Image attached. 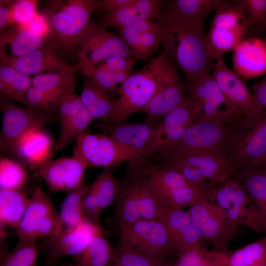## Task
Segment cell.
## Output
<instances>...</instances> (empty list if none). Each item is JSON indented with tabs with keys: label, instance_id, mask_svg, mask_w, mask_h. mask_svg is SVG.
<instances>
[{
	"label": "cell",
	"instance_id": "1",
	"mask_svg": "<svg viewBox=\"0 0 266 266\" xmlns=\"http://www.w3.org/2000/svg\"><path fill=\"white\" fill-rule=\"evenodd\" d=\"M248 130L242 120L203 119L199 117L180 140L153 156L162 162L178 156L206 155L231 163Z\"/></svg>",
	"mask_w": 266,
	"mask_h": 266
},
{
	"label": "cell",
	"instance_id": "2",
	"mask_svg": "<svg viewBox=\"0 0 266 266\" xmlns=\"http://www.w3.org/2000/svg\"><path fill=\"white\" fill-rule=\"evenodd\" d=\"M159 20L164 53L182 70L186 85L213 68L203 24L182 22L164 13Z\"/></svg>",
	"mask_w": 266,
	"mask_h": 266
},
{
	"label": "cell",
	"instance_id": "3",
	"mask_svg": "<svg viewBox=\"0 0 266 266\" xmlns=\"http://www.w3.org/2000/svg\"><path fill=\"white\" fill-rule=\"evenodd\" d=\"M97 3L95 0L49 1L40 13L50 28L49 41L62 52L72 51L86 31Z\"/></svg>",
	"mask_w": 266,
	"mask_h": 266
},
{
	"label": "cell",
	"instance_id": "4",
	"mask_svg": "<svg viewBox=\"0 0 266 266\" xmlns=\"http://www.w3.org/2000/svg\"><path fill=\"white\" fill-rule=\"evenodd\" d=\"M166 57L163 53L152 58L121 85L114 122H124L134 113L143 112L161 85Z\"/></svg>",
	"mask_w": 266,
	"mask_h": 266
},
{
	"label": "cell",
	"instance_id": "5",
	"mask_svg": "<svg viewBox=\"0 0 266 266\" xmlns=\"http://www.w3.org/2000/svg\"><path fill=\"white\" fill-rule=\"evenodd\" d=\"M204 194L234 226L265 233L260 213L239 179L231 177L208 189Z\"/></svg>",
	"mask_w": 266,
	"mask_h": 266
},
{
	"label": "cell",
	"instance_id": "6",
	"mask_svg": "<svg viewBox=\"0 0 266 266\" xmlns=\"http://www.w3.org/2000/svg\"><path fill=\"white\" fill-rule=\"evenodd\" d=\"M245 13L235 0L216 11L209 32L206 33L207 51L213 60L234 50L247 37Z\"/></svg>",
	"mask_w": 266,
	"mask_h": 266
},
{
	"label": "cell",
	"instance_id": "7",
	"mask_svg": "<svg viewBox=\"0 0 266 266\" xmlns=\"http://www.w3.org/2000/svg\"><path fill=\"white\" fill-rule=\"evenodd\" d=\"M78 45L79 61L75 66L89 77L99 65L111 57L134 58L119 35L108 31L102 25L91 22Z\"/></svg>",
	"mask_w": 266,
	"mask_h": 266
},
{
	"label": "cell",
	"instance_id": "8",
	"mask_svg": "<svg viewBox=\"0 0 266 266\" xmlns=\"http://www.w3.org/2000/svg\"><path fill=\"white\" fill-rule=\"evenodd\" d=\"M158 165L181 174L203 193L235 175L230 162L206 155L175 157L162 161Z\"/></svg>",
	"mask_w": 266,
	"mask_h": 266
},
{
	"label": "cell",
	"instance_id": "9",
	"mask_svg": "<svg viewBox=\"0 0 266 266\" xmlns=\"http://www.w3.org/2000/svg\"><path fill=\"white\" fill-rule=\"evenodd\" d=\"M148 177L162 204L183 208L206 199L203 192L181 174L153 163Z\"/></svg>",
	"mask_w": 266,
	"mask_h": 266
},
{
	"label": "cell",
	"instance_id": "10",
	"mask_svg": "<svg viewBox=\"0 0 266 266\" xmlns=\"http://www.w3.org/2000/svg\"><path fill=\"white\" fill-rule=\"evenodd\" d=\"M0 105L2 113L0 150L13 155L17 144L24 135L41 129L56 118V116L43 114L27 107L18 106L1 96Z\"/></svg>",
	"mask_w": 266,
	"mask_h": 266
},
{
	"label": "cell",
	"instance_id": "11",
	"mask_svg": "<svg viewBox=\"0 0 266 266\" xmlns=\"http://www.w3.org/2000/svg\"><path fill=\"white\" fill-rule=\"evenodd\" d=\"M202 112L201 104L188 96L157 125L147 146L145 156L150 158L177 142Z\"/></svg>",
	"mask_w": 266,
	"mask_h": 266
},
{
	"label": "cell",
	"instance_id": "12",
	"mask_svg": "<svg viewBox=\"0 0 266 266\" xmlns=\"http://www.w3.org/2000/svg\"><path fill=\"white\" fill-rule=\"evenodd\" d=\"M211 75L227 100L244 117L250 128L265 111L248 89L243 79L229 68L222 58L216 60Z\"/></svg>",
	"mask_w": 266,
	"mask_h": 266
},
{
	"label": "cell",
	"instance_id": "13",
	"mask_svg": "<svg viewBox=\"0 0 266 266\" xmlns=\"http://www.w3.org/2000/svg\"><path fill=\"white\" fill-rule=\"evenodd\" d=\"M187 211L202 237L211 243L214 250L226 248L227 244L244 233L206 199L191 206Z\"/></svg>",
	"mask_w": 266,
	"mask_h": 266
},
{
	"label": "cell",
	"instance_id": "14",
	"mask_svg": "<svg viewBox=\"0 0 266 266\" xmlns=\"http://www.w3.org/2000/svg\"><path fill=\"white\" fill-rule=\"evenodd\" d=\"M119 230V247L164 258L175 251L164 226L158 220L140 219Z\"/></svg>",
	"mask_w": 266,
	"mask_h": 266
},
{
	"label": "cell",
	"instance_id": "15",
	"mask_svg": "<svg viewBox=\"0 0 266 266\" xmlns=\"http://www.w3.org/2000/svg\"><path fill=\"white\" fill-rule=\"evenodd\" d=\"M73 156L88 166L111 168L140 157L106 133H83L76 140Z\"/></svg>",
	"mask_w": 266,
	"mask_h": 266
},
{
	"label": "cell",
	"instance_id": "16",
	"mask_svg": "<svg viewBox=\"0 0 266 266\" xmlns=\"http://www.w3.org/2000/svg\"><path fill=\"white\" fill-rule=\"evenodd\" d=\"M100 232L98 224L83 221L75 229H63L57 233L40 238L39 246L46 262L52 264L64 257L78 255Z\"/></svg>",
	"mask_w": 266,
	"mask_h": 266
},
{
	"label": "cell",
	"instance_id": "17",
	"mask_svg": "<svg viewBox=\"0 0 266 266\" xmlns=\"http://www.w3.org/2000/svg\"><path fill=\"white\" fill-rule=\"evenodd\" d=\"M188 96L198 101L202 107L200 118L203 119L233 120L243 116L231 106L216 82L206 72L186 85Z\"/></svg>",
	"mask_w": 266,
	"mask_h": 266
},
{
	"label": "cell",
	"instance_id": "18",
	"mask_svg": "<svg viewBox=\"0 0 266 266\" xmlns=\"http://www.w3.org/2000/svg\"><path fill=\"white\" fill-rule=\"evenodd\" d=\"M187 88L179 76L175 64L166 56L160 88L146 106V118L159 122L161 117L181 104L188 97Z\"/></svg>",
	"mask_w": 266,
	"mask_h": 266
},
{
	"label": "cell",
	"instance_id": "19",
	"mask_svg": "<svg viewBox=\"0 0 266 266\" xmlns=\"http://www.w3.org/2000/svg\"><path fill=\"white\" fill-rule=\"evenodd\" d=\"M158 220L164 226L172 248L179 253L202 246L205 240L192 222L187 211L162 204Z\"/></svg>",
	"mask_w": 266,
	"mask_h": 266
},
{
	"label": "cell",
	"instance_id": "20",
	"mask_svg": "<svg viewBox=\"0 0 266 266\" xmlns=\"http://www.w3.org/2000/svg\"><path fill=\"white\" fill-rule=\"evenodd\" d=\"M59 104L61 132L55 148L62 149L87 133L94 120L80 97L74 93L61 96Z\"/></svg>",
	"mask_w": 266,
	"mask_h": 266
},
{
	"label": "cell",
	"instance_id": "21",
	"mask_svg": "<svg viewBox=\"0 0 266 266\" xmlns=\"http://www.w3.org/2000/svg\"><path fill=\"white\" fill-rule=\"evenodd\" d=\"M88 166L84 160L73 155L48 160L37 169L50 190L69 191L84 181V173Z\"/></svg>",
	"mask_w": 266,
	"mask_h": 266
},
{
	"label": "cell",
	"instance_id": "22",
	"mask_svg": "<svg viewBox=\"0 0 266 266\" xmlns=\"http://www.w3.org/2000/svg\"><path fill=\"white\" fill-rule=\"evenodd\" d=\"M158 122L145 118L137 122H102L95 125L101 133L108 134L119 144L138 156H145V151Z\"/></svg>",
	"mask_w": 266,
	"mask_h": 266
},
{
	"label": "cell",
	"instance_id": "23",
	"mask_svg": "<svg viewBox=\"0 0 266 266\" xmlns=\"http://www.w3.org/2000/svg\"><path fill=\"white\" fill-rule=\"evenodd\" d=\"M140 158L138 157L127 162L125 175L118 180L119 189L115 211L118 229L141 219L138 199Z\"/></svg>",
	"mask_w": 266,
	"mask_h": 266
},
{
	"label": "cell",
	"instance_id": "24",
	"mask_svg": "<svg viewBox=\"0 0 266 266\" xmlns=\"http://www.w3.org/2000/svg\"><path fill=\"white\" fill-rule=\"evenodd\" d=\"M266 155V112L245 134L231 161L235 176L260 165Z\"/></svg>",
	"mask_w": 266,
	"mask_h": 266
},
{
	"label": "cell",
	"instance_id": "25",
	"mask_svg": "<svg viewBox=\"0 0 266 266\" xmlns=\"http://www.w3.org/2000/svg\"><path fill=\"white\" fill-rule=\"evenodd\" d=\"M118 31L136 60L149 61L161 44L162 30L159 22L140 21L120 28Z\"/></svg>",
	"mask_w": 266,
	"mask_h": 266
},
{
	"label": "cell",
	"instance_id": "26",
	"mask_svg": "<svg viewBox=\"0 0 266 266\" xmlns=\"http://www.w3.org/2000/svg\"><path fill=\"white\" fill-rule=\"evenodd\" d=\"M58 50L48 41L29 54L0 62V66L12 67L29 76L58 73L77 68L66 63L59 56Z\"/></svg>",
	"mask_w": 266,
	"mask_h": 266
},
{
	"label": "cell",
	"instance_id": "27",
	"mask_svg": "<svg viewBox=\"0 0 266 266\" xmlns=\"http://www.w3.org/2000/svg\"><path fill=\"white\" fill-rule=\"evenodd\" d=\"M233 64L234 71L243 79L262 75L266 72V42L245 38L233 50Z\"/></svg>",
	"mask_w": 266,
	"mask_h": 266
},
{
	"label": "cell",
	"instance_id": "28",
	"mask_svg": "<svg viewBox=\"0 0 266 266\" xmlns=\"http://www.w3.org/2000/svg\"><path fill=\"white\" fill-rule=\"evenodd\" d=\"M0 33V62L29 54L49 41L48 37L23 26H16Z\"/></svg>",
	"mask_w": 266,
	"mask_h": 266
},
{
	"label": "cell",
	"instance_id": "29",
	"mask_svg": "<svg viewBox=\"0 0 266 266\" xmlns=\"http://www.w3.org/2000/svg\"><path fill=\"white\" fill-rule=\"evenodd\" d=\"M55 208L49 196L37 186L29 198L24 215L16 229L19 241L34 240L36 229L52 213Z\"/></svg>",
	"mask_w": 266,
	"mask_h": 266
},
{
	"label": "cell",
	"instance_id": "30",
	"mask_svg": "<svg viewBox=\"0 0 266 266\" xmlns=\"http://www.w3.org/2000/svg\"><path fill=\"white\" fill-rule=\"evenodd\" d=\"M164 3L161 0H134L127 6L104 15L102 26L119 29L140 21L160 20Z\"/></svg>",
	"mask_w": 266,
	"mask_h": 266
},
{
	"label": "cell",
	"instance_id": "31",
	"mask_svg": "<svg viewBox=\"0 0 266 266\" xmlns=\"http://www.w3.org/2000/svg\"><path fill=\"white\" fill-rule=\"evenodd\" d=\"M233 1L231 0H172L164 5L162 11L183 22L204 24L210 13Z\"/></svg>",
	"mask_w": 266,
	"mask_h": 266
},
{
	"label": "cell",
	"instance_id": "32",
	"mask_svg": "<svg viewBox=\"0 0 266 266\" xmlns=\"http://www.w3.org/2000/svg\"><path fill=\"white\" fill-rule=\"evenodd\" d=\"M53 145L49 133L40 129L24 135L17 144L14 155L30 167L37 169L41 165L51 160Z\"/></svg>",
	"mask_w": 266,
	"mask_h": 266
},
{
	"label": "cell",
	"instance_id": "33",
	"mask_svg": "<svg viewBox=\"0 0 266 266\" xmlns=\"http://www.w3.org/2000/svg\"><path fill=\"white\" fill-rule=\"evenodd\" d=\"M214 250L221 266H256L266 262V236L234 251Z\"/></svg>",
	"mask_w": 266,
	"mask_h": 266
},
{
	"label": "cell",
	"instance_id": "34",
	"mask_svg": "<svg viewBox=\"0 0 266 266\" xmlns=\"http://www.w3.org/2000/svg\"><path fill=\"white\" fill-rule=\"evenodd\" d=\"M80 98L94 120L114 121L116 100L97 88L90 78L84 79Z\"/></svg>",
	"mask_w": 266,
	"mask_h": 266
},
{
	"label": "cell",
	"instance_id": "35",
	"mask_svg": "<svg viewBox=\"0 0 266 266\" xmlns=\"http://www.w3.org/2000/svg\"><path fill=\"white\" fill-rule=\"evenodd\" d=\"M233 177L239 179L244 184L260 213L266 236V161Z\"/></svg>",
	"mask_w": 266,
	"mask_h": 266
},
{
	"label": "cell",
	"instance_id": "36",
	"mask_svg": "<svg viewBox=\"0 0 266 266\" xmlns=\"http://www.w3.org/2000/svg\"><path fill=\"white\" fill-rule=\"evenodd\" d=\"M29 200L21 189H0V221L16 229L26 212Z\"/></svg>",
	"mask_w": 266,
	"mask_h": 266
},
{
	"label": "cell",
	"instance_id": "37",
	"mask_svg": "<svg viewBox=\"0 0 266 266\" xmlns=\"http://www.w3.org/2000/svg\"><path fill=\"white\" fill-rule=\"evenodd\" d=\"M33 86L32 77L8 66L0 68V96L24 104L26 94Z\"/></svg>",
	"mask_w": 266,
	"mask_h": 266
},
{
	"label": "cell",
	"instance_id": "38",
	"mask_svg": "<svg viewBox=\"0 0 266 266\" xmlns=\"http://www.w3.org/2000/svg\"><path fill=\"white\" fill-rule=\"evenodd\" d=\"M77 68L54 73H45L32 77L33 86L50 93L58 99L64 95L74 93Z\"/></svg>",
	"mask_w": 266,
	"mask_h": 266
},
{
	"label": "cell",
	"instance_id": "39",
	"mask_svg": "<svg viewBox=\"0 0 266 266\" xmlns=\"http://www.w3.org/2000/svg\"><path fill=\"white\" fill-rule=\"evenodd\" d=\"M89 186L84 181L80 186L69 191L64 200L59 214L64 229H74L82 224V207Z\"/></svg>",
	"mask_w": 266,
	"mask_h": 266
},
{
	"label": "cell",
	"instance_id": "40",
	"mask_svg": "<svg viewBox=\"0 0 266 266\" xmlns=\"http://www.w3.org/2000/svg\"><path fill=\"white\" fill-rule=\"evenodd\" d=\"M112 250L101 232L96 234L86 248L75 256L77 266H108Z\"/></svg>",
	"mask_w": 266,
	"mask_h": 266
},
{
	"label": "cell",
	"instance_id": "41",
	"mask_svg": "<svg viewBox=\"0 0 266 266\" xmlns=\"http://www.w3.org/2000/svg\"><path fill=\"white\" fill-rule=\"evenodd\" d=\"M245 13L248 24L247 37L266 42V0H236Z\"/></svg>",
	"mask_w": 266,
	"mask_h": 266
},
{
	"label": "cell",
	"instance_id": "42",
	"mask_svg": "<svg viewBox=\"0 0 266 266\" xmlns=\"http://www.w3.org/2000/svg\"><path fill=\"white\" fill-rule=\"evenodd\" d=\"M101 211L116 200L119 181L115 178L111 168H104L95 181L89 186Z\"/></svg>",
	"mask_w": 266,
	"mask_h": 266
},
{
	"label": "cell",
	"instance_id": "43",
	"mask_svg": "<svg viewBox=\"0 0 266 266\" xmlns=\"http://www.w3.org/2000/svg\"><path fill=\"white\" fill-rule=\"evenodd\" d=\"M111 262L121 266H172L164 257L119 247L112 250Z\"/></svg>",
	"mask_w": 266,
	"mask_h": 266
},
{
	"label": "cell",
	"instance_id": "44",
	"mask_svg": "<svg viewBox=\"0 0 266 266\" xmlns=\"http://www.w3.org/2000/svg\"><path fill=\"white\" fill-rule=\"evenodd\" d=\"M38 253L36 240H18L11 252L1 253L0 266H35Z\"/></svg>",
	"mask_w": 266,
	"mask_h": 266
},
{
	"label": "cell",
	"instance_id": "45",
	"mask_svg": "<svg viewBox=\"0 0 266 266\" xmlns=\"http://www.w3.org/2000/svg\"><path fill=\"white\" fill-rule=\"evenodd\" d=\"M27 179V172L21 165L8 158L0 159V189H20Z\"/></svg>",
	"mask_w": 266,
	"mask_h": 266
},
{
	"label": "cell",
	"instance_id": "46",
	"mask_svg": "<svg viewBox=\"0 0 266 266\" xmlns=\"http://www.w3.org/2000/svg\"><path fill=\"white\" fill-rule=\"evenodd\" d=\"M59 99L32 86L26 96V107L43 114L56 116L59 112Z\"/></svg>",
	"mask_w": 266,
	"mask_h": 266
},
{
	"label": "cell",
	"instance_id": "47",
	"mask_svg": "<svg viewBox=\"0 0 266 266\" xmlns=\"http://www.w3.org/2000/svg\"><path fill=\"white\" fill-rule=\"evenodd\" d=\"M179 254L172 266H221L214 250H208L202 246Z\"/></svg>",
	"mask_w": 266,
	"mask_h": 266
},
{
	"label": "cell",
	"instance_id": "48",
	"mask_svg": "<svg viewBox=\"0 0 266 266\" xmlns=\"http://www.w3.org/2000/svg\"><path fill=\"white\" fill-rule=\"evenodd\" d=\"M37 0H14L12 8V19L15 26L27 25L38 13Z\"/></svg>",
	"mask_w": 266,
	"mask_h": 266
},
{
	"label": "cell",
	"instance_id": "49",
	"mask_svg": "<svg viewBox=\"0 0 266 266\" xmlns=\"http://www.w3.org/2000/svg\"><path fill=\"white\" fill-rule=\"evenodd\" d=\"M93 84L108 95H119V87L114 80L112 73L107 70L95 71L90 77Z\"/></svg>",
	"mask_w": 266,
	"mask_h": 266
},
{
	"label": "cell",
	"instance_id": "50",
	"mask_svg": "<svg viewBox=\"0 0 266 266\" xmlns=\"http://www.w3.org/2000/svg\"><path fill=\"white\" fill-rule=\"evenodd\" d=\"M136 59L133 57L114 56L99 65L93 73L99 70H107L110 71H125L132 72L135 65Z\"/></svg>",
	"mask_w": 266,
	"mask_h": 266
},
{
	"label": "cell",
	"instance_id": "51",
	"mask_svg": "<svg viewBox=\"0 0 266 266\" xmlns=\"http://www.w3.org/2000/svg\"><path fill=\"white\" fill-rule=\"evenodd\" d=\"M101 212L94 194L89 189L83 203V221L98 224Z\"/></svg>",
	"mask_w": 266,
	"mask_h": 266
},
{
	"label": "cell",
	"instance_id": "52",
	"mask_svg": "<svg viewBox=\"0 0 266 266\" xmlns=\"http://www.w3.org/2000/svg\"><path fill=\"white\" fill-rule=\"evenodd\" d=\"M134 0H98L96 10L110 14L130 5Z\"/></svg>",
	"mask_w": 266,
	"mask_h": 266
},
{
	"label": "cell",
	"instance_id": "53",
	"mask_svg": "<svg viewBox=\"0 0 266 266\" xmlns=\"http://www.w3.org/2000/svg\"><path fill=\"white\" fill-rule=\"evenodd\" d=\"M0 31H2L11 26L15 27L12 19V8L14 0L0 1Z\"/></svg>",
	"mask_w": 266,
	"mask_h": 266
},
{
	"label": "cell",
	"instance_id": "54",
	"mask_svg": "<svg viewBox=\"0 0 266 266\" xmlns=\"http://www.w3.org/2000/svg\"><path fill=\"white\" fill-rule=\"evenodd\" d=\"M25 27L32 32L49 37L50 28L45 17L38 13Z\"/></svg>",
	"mask_w": 266,
	"mask_h": 266
},
{
	"label": "cell",
	"instance_id": "55",
	"mask_svg": "<svg viewBox=\"0 0 266 266\" xmlns=\"http://www.w3.org/2000/svg\"><path fill=\"white\" fill-rule=\"evenodd\" d=\"M253 95L259 104L266 109V76L251 86Z\"/></svg>",
	"mask_w": 266,
	"mask_h": 266
},
{
	"label": "cell",
	"instance_id": "56",
	"mask_svg": "<svg viewBox=\"0 0 266 266\" xmlns=\"http://www.w3.org/2000/svg\"><path fill=\"white\" fill-rule=\"evenodd\" d=\"M115 82L122 84L131 75L132 72L118 71H111Z\"/></svg>",
	"mask_w": 266,
	"mask_h": 266
},
{
	"label": "cell",
	"instance_id": "57",
	"mask_svg": "<svg viewBox=\"0 0 266 266\" xmlns=\"http://www.w3.org/2000/svg\"><path fill=\"white\" fill-rule=\"evenodd\" d=\"M108 266H120L119 265H118L117 264H116L115 263L110 262V263L109 264Z\"/></svg>",
	"mask_w": 266,
	"mask_h": 266
},
{
	"label": "cell",
	"instance_id": "58",
	"mask_svg": "<svg viewBox=\"0 0 266 266\" xmlns=\"http://www.w3.org/2000/svg\"><path fill=\"white\" fill-rule=\"evenodd\" d=\"M256 266H266V262Z\"/></svg>",
	"mask_w": 266,
	"mask_h": 266
},
{
	"label": "cell",
	"instance_id": "59",
	"mask_svg": "<svg viewBox=\"0 0 266 266\" xmlns=\"http://www.w3.org/2000/svg\"><path fill=\"white\" fill-rule=\"evenodd\" d=\"M266 156L264 157V158L262 159V161L261 162L260 164H261V163L264 162H266Z\"/></svg>",
	"mask_w": 266,
	"mask_h": 266
},
{
	"label": "cell",
	"instance_id": "60",
	"mask_svg": "<svg viewBox=\"0 0 266 266\" xmlns=\"http://www.w3.org/2000/svg\"><path fill=\"white\" fill-rule=\"evenodd\" d=\"M67 266L66 265H59V266Z\"/></svg>",
	"mask_w": 266,
	"mask_h": 266
}]
</instances>
